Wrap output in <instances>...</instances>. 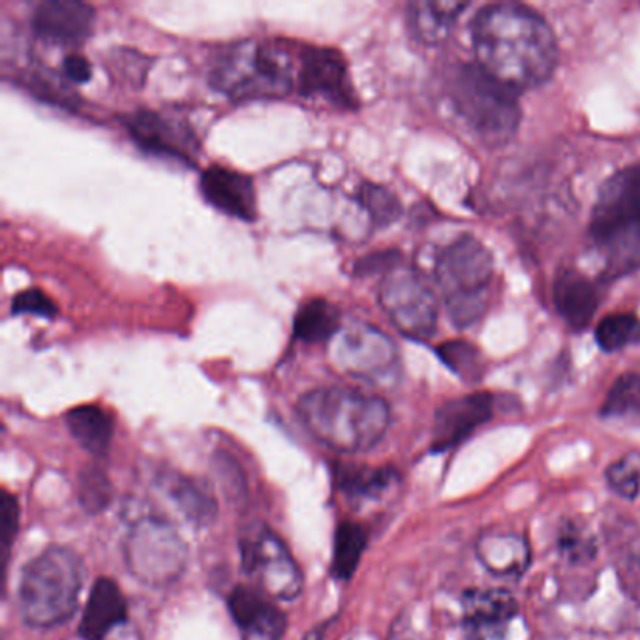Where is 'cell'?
<instances>
[{
	"label": "cell",
	"mask_w": 640,
	"mask_h": 640,
	"mask_svg": "<svg viewBox=\"0 0 640 640\" xmlns=\"http://www.w3.org/2000/svg\"><path fill=\"white\" fill-rule=\"evenodd\" d=\"M477 67L509 89L538 87L551 78L558 43L551 24L521 4H491L472 21Z\"/></svg>",
	"instance_id": "cell-1"
},
{
	"label": "cell",
	"mask_w": 640,
	"mask_h": 640,
	"mask_svg": "<svg viewBox=\"0 0 640 640\" xmlns=\"http://www.w3.org/2000/svg\"><path fill=\"white\" fill-rule=\"evenodd\" d=\"M306 431L331 450L363 453L390 429L391 410L376 395L346 387L308 391L297 404Z\"/></svg>",
	"instance_id": "cell-2"
},
{
	"label": "cell",
	"mask_w": 640,
	"mask_h": 640,
	"mask_svg": "<svg viewBox=\"0 0 640 640\" xmlns=\"http://www.w3.org/2000/svg\"><path fill=\"white\" fill-rule=\"evenodd\" d=\"M297 65L286 43L248 38L215 55L209 81L237 102L275 100L297 89Z\"/></svg>",
	"instance_id": "cell-3"
},
{
	"label": "cell",
	"mask_w": 640,
	"mask_h": 640,
	"mask_svg": "<svg viewBox=\"0 0 640 640\" xmlns=\"http://www.w3.org/2000/svg\"><path fill=\"white\" fill-rule=\"evenodd\" d=\"M590 237L604 275L640 269V164L604 180L593 205Z\"/></svg>",
	"instance_id": "cell-4"
},
{
	"label": "cell",
	"mask_w": 640,
	"mask_h": 640,
	"mask_svg": "<svg viewBox=\"0 0 640 640\" xmlns=\"http://www.w3.org/2000/svg\"><path fill=\"white\" fill-rule=\"evenodd\" d=\"M85 565L79 554L51 547L24 568L19 584V614L32 628H55L78 609Z\"/></svg>",
	"instance_id": "cell-5"
},
{
	"label": "cell",
	"mask_w": 640,
	"mask_h": 640,
	"mask_svg": "<svg viewBox=\"0 0 640 640\" xmlns=\"http://www.w3.org/2000/svg\"><path fill=\"white\" fill-rule=\"evenodd\" d=\"M451 98L473 132L489 145L508 144L521 125L516 92L477 65H461L451 78Z\"/></svg>",
	"instance_id": "cell-6"
},
{
	"label": "cell",
	"mask_w": 640,
	"mask_h": 640,
	"mask_svg": "<svg viewBox=\"0 0 640 640\" xmlns=\"http://www.w3.org/2000/svg\"><path fill=\"white\" fill-rule=\"evenodd\" d=\"M492 256L472 235H464L443 248L436 262V280L451 319L459 327L475 324L489 305Z\"/></svg>",
	"instance_id": "cell-7"
},
{
	"label": "cell",
	"mask_w": 640,
	"mask_h": 640,
	"mask_svg": "<svg viewBox=\"0 0 640 640\" xmlns=\"http://www.w3.org/2000/svg\"><path fill=\"white\" fill-rule=\"evenodd\" d=\"M185 541L171 522L144 516L134 522L125 539L128 571L147 587L164 588L179 581L186 568Z\"/></svg>",
	"instance_id": "cell-8"
},
{
	"label": "cell",
	"mask_w": 640,
	"mask_h": 640,
	"mask_svg": "<svg viewBox=\"0 0 640 640\" xmlns=\"http://www.w3.org/2000/svg\"><path fill=\"white\" fill-rule=\"evenodd\" d=\"M240 560L256 588L270 599L292 601L303 590V574L292 552L262 522L246 528L240 535Z\"/></svg>",
	"instance_id": "cell-9"
},
{
	"label": "cell",
	"mask_w": 640,
	"mask_h": 640,
	"mask_svg": "<svg viewBox=\"0 0 640 640\" xmlns=\"http://www.w3.org/2000/svg\"><path fill=\"white\" fill-rule=\"evenodd\" d=\"M380 305L402 335L431 338L437 325V299L417 270L396 265L383 276Z\"/></svg>",
	"instance_id": "cell-10"
},
{
	"label": "cell",
	"mask_w": 640,
	"mask_h": 640,
	"mask_svg": "<svg viewBox=\"0 0 640 640\" xmlns=\"http://www.w3.org/2000/svg\"><path fill=\"white\" fill-rule=\"evenodd\" d=\"M329 344L331 361L349 376L383 382L393 376L398 366L395 342L363 322L342 327Z\"/></svg>",
	"instance_id": "cell-11"
},
{
	"label": "cell",
	"mask_w": 640,
	"mask_h": 640,
	"mask_svg": "<svg viewBox=\"0 0 640 640\" xmlns=\"http://www.w3.org/2000/svg\"><path fill=\"white\" fill-rule=\"evenodd\" d=\"M297 62V92L301 96L325 100L338 108H357L346 59L336 49L306 46L299 49Z\"/></svg>",
	"instance_id": "cell-12"
},
{
	"label": "cell",
	"mask_w": 640,
	"mask_h": 640,
	"mask_svg": "<svg viewBox=\"0 0 640 640\" xmlns=\"http://www.w3.org/2000/svg\"><path fill=\"white\" fill-rule=\"evenodd\" d=\"M122 125L130 138L147 152L174 158L188 166L198 163V138L185 120L171 119L168 115L149 109H139L122 117Z\"/></svg>",
	"instance_id": "cell-13"
},
{
	"label": "cell",
	"mask_w": 640,
	"mask_h": 640,
	"mask_svg": "<svg viewBox=\"0 0 640 640\" xmlns=\"http://www.w3.org/2000/svg\"><path fill=\"white\" fill-rule=\"evenodd\" d=\"M494 398L489 393H473L445 402L436 412L432 429V451L442 453L461 445L479 426L492 420Z\"/></svg>",
	"instance_id": "cell-14"
},
{
	"label": "cell",
	"mask_w": 640,
	"mask_h": 640,
	"mask_svg": "<svg viewBox=\"0 0 640 640\" xmlns=\"http://www.w3.org/2000/svg\"><path fill=\"white\" fill-rule=\"evenodd\" d=\"M519 604L505 590H470L462 595V629L467 640L502 639Z\"/></svg>",
	"instance_id": "cell-15"
},
{
	"label": "cell",
	"mask_w": 640,
	"mask_h": 640,
	"mask_svg": "<svg viewBox=\"0 0 640 640\" xmlns=\"http://www.w3.org/2000/svg\"><path fill=\"white\" fill-rule=\"evenodd\" d=\"M95 8L81 0H43L32 12V30L48 42L76 46L95 29Z\"/></svg>",
	"instance_id": "cell-16"
},
{
	"label": "cell",
	"mask_w": 640,
	"mask_h": 640,
	"mask_svg": "<svg viewBox=\"0 0 640 640\" xmlns=\"http://www.w3.org/2000/svg\"><path fill=\"white\" fill-rule=\"evenodd\" d=\"M199 188L205 201L224 215L243 221H254L258 218V199L250 177L234 169L213 166L205 169L199 180Z\"/></svg>",
	"instance_id": "cell-17"
},
{
	"label": "cell",
	"mask_w": 640,
	"mask_h": 640,
	"mask_svg": "<svg viewBox=\"0 0 640 640\" xmlns=\"http://www.w3.org/2000/svg\"><path fill=\"white\" fill-rule=\"evenodd\" d=\"M229 612L246 639L280 640L286 614L258 588L237 587L228 598Z\"/></svg>",
	"instance_id": "cell-18"
},
{
	"label": "cell",
	"mask_w": 640,
	"mask_h": 640,
	"mask_svg": "<svg viewBox=\"0 0 640 640\" xmlns=\"http://www.w3.org/2000/svg\"><path fill=\"white\" fill-rule=\"evenodd\" d=\"M128 604L119 584L100 577L90 590L83 618L79 623V634L83 640H104L117 626L125 623Z\"/></svg>",
	"instance_id": "cell-19"
},
{
	"label": "cell",
	"mask_w": 640,
	"mask_h": 640,
	"mask_svg": "<svg viewBox=\"0 0 640 640\" xmlns=\"http://www.w3.org/2000/svg\"><path fill=\"white\" fill-rule=\"evenodd\" d=\"M552 297L560 316L574 331L587 329L598 312L599 292L588 276L579 270L563 269L558 273Z\"/></svg>",
	"instance_id": "cell-20"
},
{
	"label": "cell",
	"mask_w": 640,
	"mask_h": 640,
	"mask_svg": "<svg viewBox=\"0 0 640 640\" xmlns=\"http://www.w3.org/2000/svg\"><path fill=\"white\" fill-rule=\"evenodd\" d=\"M475 557L498 577H521L532 562L528 539L515 532H485L475 541Z\"/></svg>",
	"instance_id": "cell-21"
},
{
	"label": "cell",
	"mask_w": 640,
	"mask_h": 640,
	"mask_svg": "<svg viewBox=\"0 0 640 640\" xmlns=\"http://www.w3.org/2000/svg\"><path fill=\"white\" fill-rule=\"evenodd\" d=\"M160 485L188 521L207 524L215 519V498L198 479L188 477L183 473H163Z\"/></svg>",
	"instance_id": "cell-22"
},
{
	"label": "cell",
	"mask_w": 640,
	"mask_h": 640,
	"mask_svg": "<svg viewBox=\"0 0 640 640\" xmlns=\"http://www.w3.org/2000/svg\"><path fill=\"white\" fill-rule=\"evenodd\" d=\"M65 421L73 440L87 453L95 456H104L108 453L109 443L114 440L115 423L114 417L106 410L85 404V406L72 407Z\"/></svg>",
	"instance_id": "cell-23"
},
{
	"label": "cell",
	"mask_w": 640,
	"mask_h": 640,
	"mask_svg": "<svg viewBox=\"0 0 640 640\" xmlns=\"http://www.w3.org/2000/svg\"><path fill=\"white\" fill-rule=\"evenodd\" d=\"M466 8L467 4L461 2H412L407 8V21L421 42L436 46L450 37L456 19Z\"/></svg>",
	"instance_id": "cell-24"
},
{
	"label": "cell",
	"mask_w": 640,
	"mask_h": 640,
	"mask_svg": "<svg viewBox=\"0 0 640 640\" xmlns=\"http://www.w3.org/2000/svg\"><path fill=\"white\" fill-rule=\"evenodd\" d=\"M398 473L391 467L346 466L336 472V485L355 502L377 500L398 485Z\"/></svg>",
	"instance_id": "cell-25"
},
{
	"label": "cell",
	"mask_w": 640,
	"mask_h": 640,
	"mask_svg": "<svg viewBox=\"0 0 640 640\" xmlns=\"http://www.w3.org/2000/svg\"><path fill=\"white\" fill-rule=\"evenodd\" d=\"M342 329L341 311L325 299L306 301L294 319V335L306 344L331 342Z\"/></svg>",
	"instance_id": "cell-26"
},
{
	"label": "cell",
	"mask_w": 640,
	"mask_h": 640,
	"mask_svg": "<svg viewBox=\"0 0 640 640\" xmlns=\"http://www.w3.org/2000/svg\"><path fill=\"white\" fill-rule=\"evenodd\" d=\"M365 528L357 522L344 521L336 528L335 551H333V565L331 571L338 581L352 579L355 569L360 565L361 557L365 552Z\"/></svg>",
	"instance_id": "cell-27"
},
{
	"label": "cell",
	"mask_w": 640,
	"mask_h": 640,
	"mask_svg": "<svg viewBox=\"0 0 640 640\" xmlns=\"http://www.w3.org/2000/svg\"><path fill=\"white\" fill-rule=\"evenodd\" d=\"M601 415L604 420L640 421V374L626 372L612 383Z\"/></svg>",
	"instance_id": "cell-28"
},
{
	"label": "cell",
	"mask_w": 640,
	"mask_h": 640,
	"mask_svg": "<svg viewBox=\"0 0 640 640\" xmlns=\"http://www.w3.org/2000/svg\"><path fill=\"white\" fill-rule=\"evenodd\" d=\"M595 341L604 352H618L640 342V319L634 314H611L595 327Z\"/></svg>",
	"instance_id": "cell-29"
},
{
	"label": "cell",
	"mask_w": 640,
	"mask_h": 640,
	"mask_svg": "<svg viewBox=\"0 0 640 640\" xmlns=\"http://www.w3.org/2000/svg\"><path fill=\"white\" fill-rule=\"evenodd\" d=\"M357 199H360L361 207L366 210V215L371 216L372 226H376V228L391 226L393 221L401 218V201L385 186L365 183L360 188Z\"/></svg>",
	"instance_id": "cell-30"
},
{
	"label": "cell",
	"mask_w": 640,
	"mask_h": 640,
	"mask_svg": "<svg viewBox=\"0 0 640 640\" xmlns=\"http://www.w3.org/2000/svg\"><path fill=\"white\" fill-rule=\"evenodd\" d=\"M558 552L568 563L584 565L598 554L595 539L581 522L568 521L558 533Z\"/></svg>",
	"instance_id": "cell-31"
},
{
	"label": "cell",
	"mask_w": 640,
	"mask_h": 640,
	"mask_svg": "<svg viewBox=\"0 0 640 640\" xmlns=\"http://www.w3.org/2000/svg\"><path fill=\"white\" fill-rule=\"evenodd\" d=\"M437 355L451 371L464 377L467 382H477L483 374V357L477 347L464 341L445 342L437 347Z\"/></svg>",
	"instance_id": "cell-32"
},
{
	"label": "cell",
	"mask_w": 640,
	"mask_h": 640,
	"mask_svg": "<svg viewBox=\"0 0 640 640\" xmlns=\"http://www.w3.org/2000/svg\"><path fill=\"white\" fill-rule=\"evenodd\" d=\"M604 479L612 492L626 500H634L640 494V451H629L607 467Z\"/></svg>",
	"instance_id": "cell-33"
},
{
	"label": "cell",
	"mask_w": 640,
	"mask_h": 640,
	"mask_svg": "<svg viewBox=\"0 0 640 640\" xmlns=\"http://www.w3.org/2000/svg\"><path fill=\"white\" fill-rule=\"evenodd\" d=\"M111 494H114L111 483L100 467H89L79 475V503L89 515H96V513L108 508L109 502H111Z\"/></svg>",
	"instance_id": "cell-34"
},
{
	"label": "cell",
	"mask_w": 640,
	"mask_h": 640,
	"mask_svg": "<svg viewBox=\"0 0 640 640\" xmlns=\"http://www.w3.org/2000/svg\"><path fill=\"white\" fill-rule=\"evenodd\" d=\"M19 503L10 492H2L0 498V552H2V565L7 568L13 539L18 535Z\"/></svg>",
	"instance_id": "cell-35"
},
{
	"label": "cell",
	"mask_w": 640,
	"mask_h": 640,
	"mask_svg": "<svg viewBox=\"0 0 640 640\" xmlns=\"http://www.w3.org/2000/svg\"><path fill=\"white\" fill-rule=\"evenodd\" d=\"M12 314H35L40 317H55L57 314V306L53 301L49 299L48 295L40 292V289H24L21 294L16 295L12 299Z\"/></svg>",
	"instance_id": "cell-36"
},
{
	"label": "cell",
	"mask_w": 640,
	"mask_h": 640,
	"mask_svg": "<svg viewBox=\"0 0 640 640\" xmlns=\"http://www.w3.org/2000/svg\"><path fill=\"white\" fill-rule=\"evenodd\" d=\"M396 265H401V258L396 252H380V254H372L368 258L361 259L360 264L355 265V273L361 276L374 275V273H390L395 269Z\"/></svg>",
	"instance_id": "cell-37"
},
{
	"label": "cell",
	"mask_w": 640,
	"mask_h": 640,
	"mask_svg": "<svg viewBox=\"0 0 640 640\" xmlns=\"http://www.w3.org/2000/svg\"><path fill=\"white\" fill-rule=\"evenodd\" d=\"M62 72L73 83H87L90 79V73H92V68H90L89 60L85 59L83 55L70 53L65 57Z\"/></svg>",
	"instance_id": "cell-38"
}]
</instances>
